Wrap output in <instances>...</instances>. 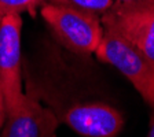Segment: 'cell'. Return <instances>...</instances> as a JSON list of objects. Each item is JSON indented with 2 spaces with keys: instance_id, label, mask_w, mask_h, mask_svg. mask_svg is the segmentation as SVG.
<instances>
[{
  "instance_id": "obj_4",
  "label": "cell",
  "mask_w": 154,
  "mask_h": 137,
  "mask_svg": "<svg viewBox=\"0 0 154 137\" xmlns=\"http://www.w3.org/2000/svg\"><path fill=\"white\" fill-rule=\"evenodd\" d=\"M100 22L121 33L154 61V4L114 1Z\"/></svg>"
},
{
  "instance_id": "obj_8",
  "label": "cell",
  "mask_w": 154,
  "mask_h": 137,
  "mask_svg": "<svg viewBox=\"0 0 154 137\" xmlns=\"http://www.w3.org/2000/svg\"><path fill=\"white\" fill-rule=\"evenodd\" d=\"M44 0H0V19L10 14L28 13L30 15L36 14V8L42 6Z\"/></svg>"
},
{
  "instance_id": "obj_5",
  "label": "cell",
  "mask_w": 154,
  "mask_h": 137,
  "mask_svg": "<svg viewBox=\"0 0 154 137\" xmlns=\"http://www.w3.org/2000/svg\"><path fill=\"white\" fill-rule=\"evenodd\" d=\"M59 118L35 97L23 95L14 109L6 111L2 137H57Z\"/></svg>"
},
{
  "instance_id": "obj_11",
  "label": "cell",
  "mask_w": 154,
  "mask_h": 137,
  "mask_svg": "<svg viewBox=\"0 0 154 137\" xmlns=\"http://www.w3.org/2000/svg\"><path fill=\"white\" fill-rule=\"evenodd\" d=\"M147 137H154V114H153V118H151V121H150V129H149Z\"/></svg>"
},
{
  "instance_id": "obj_1",
  "label": "cell",
  "mask_w": 154,
  "mask_h": 137,
  "mask_svg": "<svg viewBox=\"0 0 154 137\" xmlns=\"http://www.w3.org/2000/svg\"><path fill=\"white\" fill-rule=\"evenodd\" d=\"M95 55L99 61L116 67L154 110V61L151 58L109 26H103V36Z\"/></svg>"
},
{
  "instance_id": "obj_9",
  "label": "cell",
  "mask_w": 154,
  "mask_h": 137,
  "mask_svg": "<svg viewBox=\"0 0 154 137\" xmlns=\"http://www.w3.org/2000/svg\"><path fill=\"white\" fill-rule=\"evenodd\" d=\"M4 119H6V100H4V95L0 86V130L3 128Z\"/></svg>"
},
{
  "instance_id": "obj_2",
  "label": "cell",
  "mask_w": 154,
  "mask_h": 137,
  "mask_svg": "<svg viewBox=\"0 0 154 137\" xmlns=\"http://www.w3.org/2000/svg\"><path fill=\"white\" fill-rule=\"evenodd\" d=\"M44 22L63 47L77 55L95 54L103 36L100 18L69 7L43 1L40 6Z\"/></svg>"
},
{
  "instance_id": "obj_10",
  "label": "cell",
  "mask_w": 154,
  "mask_h": 137,
  "mask_svg": "<svg viewBox=\"0 0 154 137\" xmlns=\"http://www.w3.org/2000/svg\"><path fill=\"white\" fill-rule=\"evenodd\" d=\"M114 1H120V3H147V4H154V0H114Z\"/></svg>"
},
{
  "instance_id": "obj_3",
  "label": "cell",
  "mask_w": 154,
  "mask_h": 137,
  "mask_svg": "<svg viewBox=\"0 0 154 137\" xmlns=\"http://www.w3.org/2000/svg\"><path fill=\"white\" fill-rule=\"evenodd\" d=\"M22 15L10 14L0 19V86L6 111L14 109L25 95L21 78V32Z\"/></svg>"
},
{
  "instance_id": "obj_7",
  "label": "cell",
  "mask_w": 154,
  "mask_h": 137,
  "mask_svg": "<svg viewBox=\"0 0 154 137\" xmlns=\"http://www.w3.org/2000/svg\"><path fill=\"white\" fill-rule=\"evenodd\" d=\"M44 1L90 13L98 15L99 18L105 13H107L114 4V0H44Z\"/></svg>"
},
{
  "instance_id": "obj_6",
  "label": "cell",
  "mask_w": 154,
  "mask_h": 137,
  "mask_svg": "<svg viewBox=\"0 0 154 137\" xmlns=\"http://www.w3.org/2000/svg\"><path fill=\"white\" fill-rule=\"evenodd\" d=\"M61 119L84 137H117L124 126L121 112L102 102L72 104Z\"/></svg>"
}]
</instances>
